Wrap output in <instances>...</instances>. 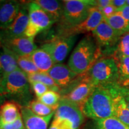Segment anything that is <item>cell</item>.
I'll use <instances>...</instances> for the list:
<instances>
[{
  "label": "cell",
  "mask_w": 129,
  "mask_h": 129,
  "mask_svg": "<svg viewBox=\"0 0 129 129\" xmlns=\"http://www.w3.org/2000/svg\"><path fill=\"white\" fill-rule=\"evenodd\" d=\"M0 94L21 108L28 107L32 101V95L26 74L18 68L0 76Z\"/></svg>",
  "instance_id": "cell-1"
},
{
  "label": "cell",
  "mask_w": 129,
  "mask_h": 129,
  "mask_svg": "<svg viewBox=\"0 0 129 129\" xmlns=\"http://www.w3.org/2000/svg\"><path fill=\"white\" fill-rule=\"evenodd\" d=\"M102 52L92 35L83 37L74 49L67 65L78 75L86 73L97 60L101 58Z\"/></svg>",
  "instance_id": "cell-2"
},
{
  "label": "cell",
  "mask_w": 129,
  "mask_h": 129,
  "mask_svg": "<svg viewBox=\"0 0 129 129\" xmlns=\"http://www.w3.org/2000/svg\"><path fill=\"white\" fill-rule=\"evenodd\" d=\"M86 117L100 120L114 117V101L111 86H97L81 107Z\"/></svg>",
  "instance_id": "cell-3"
},
{
  "label": "cell",
  "mask_w": 129,
  "mask_h": 129,
  "mask_svg": "<svg viewBox=\"0 0 129 129\" xmlns=\"http://www.w3.org/2000/svg\"><path fill=\"white\" fill-rule=\"evenodd\" d=\"M63 3L62 17L59 22L58 34L56 37L83 23L91 8L96 6V1L94 0H66Z\"/></svg>",
  "instance_id": "cell-4"
},
{
  "label": "cell",
  "mask_w": 129,
  "mask_h": 129,
  "mask_svg": "<svg viewBox=\"0 0 129 129\" xmlns=\"http://www.w3.org/2000/svg\"><path fill=\"white\" fill-rule=\"evenodd\" d=\"M86 74L95 87L119 85L118 68L113 57L99 58Z\"/></svg>",
  "instance_id": "cell-5"
},
{
  "label": "cell",
  "mask_w": 129,
  "mask_h": 129,
  "mask_svg": "<svg viewBox=\"0 0 129 129\" xmlns=\"http://www.w3.org/2000/svg\"><path fill=\"white\" fill-rule=\"evenodd\" d=\"M54 115L52 122L59 129H78L84 117L77 105L64 98H61Z\"/></svg>",
  "instance_id": "cell-6"
},
{
  "label": "cell",
  "mask_w": 129,
  "mask_h": 129,
  "mask_svg": "<svg viewBox=\"0 0 129 129\" xmlns=\"http://www.w3.org/2000/svg\"><path fill=\"white\" fill-rule=\"evenodd\" d=\"M96 87L86 73L78 75L67 88L60 90L62 98H66L81 107Z\"/></svg>",
  "instance_id": "cell-7"
},
{
  "label": "cell",
  "mask_w": 129,
  "mask_h": 129,
  "mask_svg": "<svg viewBox=\"0 0 129 129\" xmlns=\"http://www.w3.org/2000/svg\"><path fill=\"white\" fill-rule=\"evenodd\" d=\"M27 5L29 22L25 36L35 38L40 33L50 28L56 22L36 3L32 1L27 3Z\"/></svg>",
  "instance_id": "cell-8"
},
{
  "label": "cell",
  "mask_w": 129,
  "mask_h": 129,
  "mask_svg": "<svg viewBox=\"0 0 129 129\" xmlns=\"http://www.w3.org/2000/svg\"><path fill=\"white\" fill-rule=\"evenodd\" d=\"M77 35L54 37L41 46L52 57L54 63H60L64 60L75 44L77 40Z\"/></svg>",
  "instance_id": "cell-9"
},
{
  "label": "cell",
  "mask_w": 129,
  "mask_h": 129,
  "mask_svg": "<svg viewBox=\"0 0 129 129\" xmlns=\"http://www.w3.org/2000/svg\"><path fill=\"white\" fill-rule=\"evenodd\" d=\"M92 32L101 52L114 54L120 36L105 21H103Z\"/></svg>",
  "instance_id": "cell-10"
},
{
  "label": "cell",
  "mask_w": 129,
  "mask_h": 129,
  "mask_svg": "<svg viewBox=\"0 0 129 129\" xmlns=\"http://www.w3.org/2000/svg\"><path fill=\"white\" fill-rule=\"evenodd\" d=\"M29 16L28 5L22 4L20 12L14 22L3 30H0V43L2 44L9 40L25 36L28 25Z\"/></svg>",
  "instance_id": "cell-11"
},
{
  "label": "cell",
  "mask_w": 129,
  "mask_h": 129,
  "mask_svg": "<svg viewBox=\"0 0 129 129\" xmlns=\"http://www.w3.org/2000/svg\"><path fill=\"white\" fill-rule=\"evenodd\" d=\"M105 20L101 10L97 6L92 7L90 10L89 14L83 23L67 31L63 32L60 36L77 35L79 34L92 32Z\"/></svg>",
  "instance_id": "cell-12"
},
{
  "label": "cell",
  "mask_w": 129,
  "mask_h": 129,
  "mask_svg": "<svg viewBox=\"0 0 129 129\" xmlns=\"http://www.w3.org/2000/svg\"><path fill=\"white\" fill-rule=\"evenodd\" d=\"M60 90L68 87L78 76L63 63H56L47 72Z\"/></svg>",
  "instance_id": "cell-13"
},
{
  "label": "cell",
  "mask_w": 129,
  "mask_h": 129,
  "mask_svg": "<svg viewBox=\"0 0 129 129\" xmlns=\"http://www.w3.org/2000/svg\"><path fill=\"white\" fill-rule=\"evenodd\" d=\"M17 56H30L37 49L34 38L22 36L9 40L1 44Z\"/></svg>",
  "instance_id": "cell-14"
},
{
  "label": "cell",
  "mask_w": 129,
  "mask_h": 129,
  "mask_svg": "<svg viewBox=\"0 0 129 129\" xmlns=\"http://www.w3.org/2000/svg\"><path fill=\"white\" fill-rule=\"evenodd\" d=\"M21 115L25 129H47L54 113L41 117L34 113L28 107L21 108Z\"/></svg>",
  "instance_id": "cell-15"
},
{
  "label": "cell",
  "mask_w": 129,
  "mask_h": 129,
  "mask_svg": "<svg viewBox=\"0 0 129 129\" xmlns=\"http://www.w3.org/2000/svg\"><path fill=\"white\" fill-rule=\"evenodd\" d=\"M23 3L18 1H5L0 6V30L7 28L15 20Z\"/></svg>",
  "instance_id": "cell-16"
},
{
  "label": "cell",
  "mask_w": 129,
  "mask_h": 129,
  "mask_svg": "<svg viewBox=\"0 0 129 129\" xmlns=\"http://www.w3.org/2000/svg\"><path fill=\"white\" fill-rule=\"evenodd\" d=\"M117 85L118 84L111 86L114 101V117L129 126V109L118 91Z\"/></svg>",
  "instance_id": "cell-17"
},
{
  "label": "cell",
  "mask_w": 129,
  "mask_h": 129,
  "mask_svg": "<svg viewBox=\"0 0 129 129\" xmlns=\"http://www.w3.org/2000/svg\"><path fill=\"white\" fill-rule=\"evenodd\" d=\"M18 68L15 54L5 47H0V76L9 74Z\"/></svg>",
  "instance_id": "cell-18"
},
{
  "label": "cell",
  "mask_w": 129,
  "mask_h": 129,
  "mask_svg": "<svg viewBox=\"0 0 129 129\" xmlns=\"http://www.w3.org/2000/svg\"><path fill=\"white\" fill-rule=\"evenodd\" d=\"M44 10L54 22H58L62 17L63 10V1L57 0H35L32 1Z\"/></svg>",
  "instance_id": "cell-19"
},
{
  "label": "cell",
  "mask_w": 129,
  "mask_h": 129,
  "mask_svg": "<svg viewBox=\"0 0 129 129\" xmlns=\"http://www.w3.org/2000/svg\"><path fill=\"white\" fill-rule=\"evenodd\" d=\"M30 57L40 72L47 73L55 64L51 56L41 47L37 48Z\"/></svg>",
  "instance_id": "cell-20"
},
{
  "label": "cell",
  "mask_w": 129,
  "mask_h": 129,
  "mask_svg": "<svg viewBox=\"0 0 129 129\" xmlns=\"http://www.w3.org/2000/svg\"><path fill=\"white\" fill-rule=\"evenodd\" d=\"M83 129H129V126L112 117L100 120H91Z\"/></svg>",
  "instance_id": "cell-21"
},
{
  "label": "cell",
  "mask_w": 129,
  "mask_h": 129,
  "mask_svg": "<svg viewBox=\"0 0 129 129\" xmlns=\"http://www.w3.org/2000/svg\"><path fill=\"white\" fill-rule=\"evenodd\" d=\"M21 116L18 105L13 102H6L0 107V124H10Z\"/></svg>",
  "instance_id": "cell-22"
},
{
  "label": "cell",
  "mask_w": 129,
  "mask_h": 129,
  "mask_svg": "<svg viewBox=\"0 0 129 129\" xmlns=\"http://www.w3.org/2000/svg\"><path fill=\"white\" fill-rule=\"evenodd\" d=\"M105 21L121 37L129 32V22L125 20L118 12H117Z\"/></svg>",
  "instance_id": "cell-23"
},
{
  "label": "cell",
  "mask_w": 129,
  "mask_h": 129,
  "mask_svg": "<svg viewBox=\"0 0 129 129\" xmlns=\"http://www.w3.org/2000/svg\"><path fill=\"white\" fill-rule=\"evenodd\" d=\"M27 77H28L29 82H40L47 85L49 88V90L59 93L60 92V87L57 86L55 82L48 75L47 73L38 72L36 73L28 75Z\"/></svg>",
  "instance_id": "cell-24"
},
{
  "label": "cell",
  "mask_w": 129,
  "mask_h": 129,
  "mask_svg": "<svg viewBox=\"0 0 129 129\" xmlns=\"http://www.w3.org/2000/svg\"><path fill=\"white\" fill-rule=\"evenodd\" d=\"M15 56L19 68L27 75L39 72L30 56Z\"/></svg>",
  "instance_id": "cell-25"
},
{
  "label": "cell",
  "mask_w": 129,
  "mask_h": 129,
  "mask_svg": "<svg viewBox=\"0 0 129 129\" xmlns=\"http://www.w3.org/2000/svg\"><path fill=\"white\" fill-rule=\"evenodd\" d=\"M117 61L119 72V85L129 80V57H114Z\"/></svg>",
  "instance_id": "cell-26"
},
{
  "label": "cell",
  "mask_w": 129,
  "mask_h": 129,
  "mask_svg": "<svg viewBox=\"0 0 129 129\" xmlns=\"http://www.w3.org/2000/svg\"><path fill=\"white\" fill-rule=\"evenodd\" d=\"M61 98L62 96L60 93L49 90L44 94L42 95L40 98H38V100L46 105L56 110Z\"/></svg>",
  "instance_id": "cell-27"
},
{
  "label": "cell",
  "mask_w": 129,
  "mask_h": 129,
  "mask_svg": "<svg viewBox=\"0 0 129 129\" xmlns=\"http://www.w3.org/2000/svg\"><path fill=\"white\" fill-rule=\"evenodd\" d=\"M113 57H129V32L121 35L116 46Z\"/></svg>",
  "instance_id": "cell-28"
},
{
  "label": "cell",
  "mask_w": 129,
  "mask_h": 129,
  "mask_svg": "<svg viewBox=\"0 0 129 129\" xmlns=\"http://www.w3.org/2000/svg\"><path fill=\"white\" fill-rule=\"evenodd\" d=\"M29 108L30 109L32 112L37 115L41 117H46L50 115L52 113L55 112V109L52 108L46 105L37 100H32L29 105Z\"/></svg>",
  "instance_id": "cell-29"
},
{
  "label": "cell",
  "mask_w": 129,
  "mask_h": 129,
  "mask_svg": "<svg viewBox=\"0 0 129 129\" xmlns=\"http://www.w3.org/2000/svg\"><path fill=\"white\" fill-rule=\"evenodd\" d=\"M30 88L37 98H39L42 95L49 90V88L44 84L40 83V82H29Z\"/></svg>",
  "instance_id": "cell-30"
},
{
  "label": "cell",
  "mask_w": 129,
  "mask_h": 129,
  "mask_svg": "<svg viewBox=\"0 0 129 129\" xmlns=\"http://www.w3.org/2000/svg\"><path fill=\"white\" fill-rule=\"evenodd\" d=\"M0 129H25L22 115L12 123L0 124Z\"/></svg>",
  "instance_id": "cell-31"
},
{
  "label": "cell",
  "mask_w": 129,
  "mask_h": 129,
  "mask_svg": "<svg viewBox=\"0 0 129 129\" xmlns=\"http://www.w3.org/2000/svg\"><path fill=\"white\" fill-rule=\"evenodd\" d=\"M117 88L120 94L124 99L127 107L129 109V87L121 86V85H117Z\"/></svg>",
  "instance_id": "cell-32"
},
{
  "label": "cell",
  "mask_w": 129,
  "mask_h": 129,
  "mask_svg": "<svg viewBox=\"0 0 129 129\" xmlns=\"http://www.w3.org/2000/svg\"><path fill=\"white\" fill-rule=\"evenodd\" d=\"M101 10V9H100ZM101 12L104 16V19H107L112 16L117 12V10L112 4L109 5L105 8L101 9Z\"/></svg>",
  "instance_id": "cell-33"
},
{
  "label": "cell",
  "mask_w": 129,
  "mask_h": 129,
  "mask_svg": "<svg viewBox=\"0 0 129 129\" xmlns=\"http://www.w3.org/2000/svg\"><path fill=\"white\" fill-rule=\"evenodd\" d=\"M124 18L125 20L129 22V6L125 5L121 9L117 11Z\"/></svg>",
  "instance_id": "cell-34"
},
{
  "label": "cell",
  "mask_w": 129,
  "mask_h": 129,
  "mask_svg": "<svg viewBox=\"0 0 129 129\" xmlns=\"http://www.w3.org/2000/svg\"><path fill=\"white\" fill-rule=\"evenodd\" d=\"M111 4L118 11L126 5V0H111Z\"/></svg>",
  "instance_id": "cell-35"
},
{
  "label": "cell",
  "mask_w": 129,
  "mask_h": 129,
  "mask_svg": "<svg viewBox=\"0 0 129 129\" xmlns=\"http://www.w3.org/2000/svg\"><path fill=\"white\" fill-rule=\"evenodd\" d=\"M111 4V0H98L96 1V6L99 9H102Z\"/></svg>",
  "instance_id": "cell-36"
},
{
  "label": "cell",
  "mask_w": 129,
  "mask_h": 129,
  "mask_svg": "<svg viewBox=\"0 0 129 129\" xmlns=\"http://www.w3.org/2000/svg\"><path fill=\"white\" fill-rule=\"evenodd\" d=\"M5 101H6V99L4 98V97L0 94V107L5 102Z\"/></svg>",
  "instance_id": "cell-37"
},
{
  "label": "cell",
  "mask_w": 129,
  "mask_h": 129,
  "mask_svg": "<svg viewBox=\"0 0 129 129\" xmlns=\"http://www.w3.org/2000/svg\"><path fill=\"white\" fill-rule=\"evenodd\" d=\"M48 129H59V128H58L57 126L55 124H54L53 122H51L50 127H49V128Z\"/></svg>",
  "instance_id": "cell-38"
},
{
  "label": "cell",
  "mask_w": 129,
  "mask_h": 129,
  "mask_svg": "<svg viewBox=\"0 0 129 129\" xmlns=\"http://www.w3.org/2000/svg\"><path fill=\"white\" fill-rule=\"evenodd\" d=\"M121 85V86L129 87V80H128V81H127L124 82V83H122L121 85Z\"/></svg>",
  "instance_id": "cell-39"
},
{
  "label": "cell",
  "mask_w": 129,
  "mask_h": 129,
  "mask_svg": "<svg viewBox=\"0 0 129 129\" xmlns=\"http://www.w3.org/2000/svg\"><path fill=\"white\" fill-rule=\"evenodd\" d=\"M4 2H5V1H4V0H0V6H1L2 4H3Z\"/></svg>",
  "instance_id": "cell-40"
},
{
  "label": "cell",
  "mask_w": 129,
  "mask_h": 129,
  "mask_svg": "<svg viewBox=\"0 0 129 129\" xmlns=\"http://www.w3.org/2000/svg\"><path fill=\"white\" fill-rule=\"evenodd\" d=\"M126 5L129 6V0H126Z\"/></svg>",
  "instance_id": "cell-41"
},
{
  "label": "cell",
  "mask_w": 129,
  "mask_h": 129,
  "mask_svg": "<svg viewBox=\"0 0 129 129\" xmlns=\"http://www.w3.org/2000/svg\"><path fill=\"white\" fill-rule=\"evenodd\" d=\"M0 47H1V43H0Z\"/></svg>",
  "instance_id": "cell-42"
}]
</instances>
